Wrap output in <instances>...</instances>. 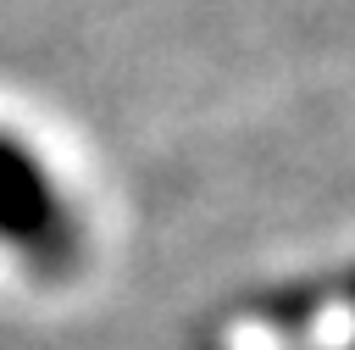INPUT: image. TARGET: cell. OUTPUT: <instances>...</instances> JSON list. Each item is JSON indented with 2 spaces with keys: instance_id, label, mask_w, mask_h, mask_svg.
<instances>
[{
  "instance_id": "6da1fadb",
  "label": "cell",
  "mask_w": 355,
  "mask_h": 350,
  "mask_svg": "<svg viewBox=\"0 0 355 350\" xmlns=\"http://www.w3.org/2000/svg\"><path fill=\"white\" fill-rule=\"evenodd\" d=\"M0 244L33 272H67L83 250V222L72 200L50 183L28 144L0 133Z\"/></svg>"
}]
</instances>
